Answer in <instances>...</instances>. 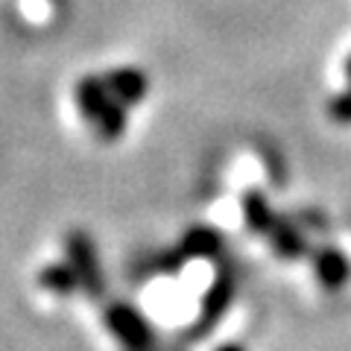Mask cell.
<instances>
[{
	"instance_id": "cell-1",
	"label": "cell",
	"mask_w": 351,
	"mask_h": 351,
	"mask_svg": "<svg viewBox=\"0 0 351 351\" xmlns=\"http://www.w3.org/2000/svg\"><path fill=\"white\" fill-rule=\"evenodd\" d=\"M64 255H68L71 269L80 278V287L91 299H103L106 278H103V267H100V258H97V243L91 240V234L82 232V228L68 232L64 234Z\"/></svg>"
},
{
	"instance_id": "cell-8",
	"label": "cell",
	"mask_w": 351,
	"mask_h": 351,
	"mask_svg": "<svg viewBox=\"0 0 351 351\" xmlns=\"http://www.w3.org/2000/svg\"><path fill=\"white\" fill-rule=\"evenodd\" d=\"M214 246H217L214 232H191L188 240H184V249L191 255H208V252H214Z\"/></svg>"
},
{
	"instance_id": "cell-2",
	"label": "cell",
	"mask_w": 351,
	"mask_h": 351,
	"mask_svg": "<svg viewBox=\"0 0 351 351\" xmlns=\"http://www.w3.org/2000/svg\"><path fill=\"white\" fill-rule=\"evenodd\" d=\"M106 325H108V331H112V337L123 343L126 351H152V346H156L149 322L132 304H123V302L108 304Z\"/></svg>"
},
{
	"instance_id": "cell-7",
	"label": "cell",
	"mask_w": 351,
	"mask_h": 351,
	"mask_svg": "<svg viewBox=\"0 0 351 351\" xmlns=\"http://www.w3.org/2000/svg\"><path fill=\"white\" fill-rule=\"evenodd\" d=\"M228 293H232V281L228 278H217V284L205 295V304H202V328L211 325L219 313L226 311V302H228Z\"/></svg>"
},
{
	"instance_id": "cell-6",
	"label": "cell",
	"mask_w": 351,
	"mask_h": 351,
	"mask_svg": "<svg viewBox=\"0 0 351 351\" xmlns=\"http://www.w3.org/2000/svg\"><path fill=\"white\" fill-rule=\"evenodd\" d=\"M94 129L100 132L103 141H117L120 135H123V129H126V106H120V103L114 100L100 117H97Z\"/></svg>"
},
{
	"instance_id": "cell-3",
	"label": "cell",
	"mask_w": 351,
	"mask_h": 351,
	"mask_svg": "<svg viewBox=\"0 0 351 351\" xmlns=\"http://www.w3.org/2000/svg\"><path fill=\"white\" fill-rule=\"evenodd\" d=\"M112 103H114V97H112V91H108L106 80L85 76V80H80V85H76V106H80L82 117L91 126L97 123V117H100Z\"/></svg>"
},
{
	"instance_id": "cell-4",
	"label": "cell",
	"mask_w": 351,
	"mask_h": 351,
	"mask_svg": "<svg viewBox=\"0 0 351 351\" xmlns=\"http://www.w3.org/2000/svg\"><path fill=\"white\" fill-rule=\"evenodd\" d=\"M106 85L120 106H135L147 97V76L135 68H114L106 76Z\"/></svg>"
},
{
	"instance_id": "cell-5",
	"label": "cell",
	"mask_w": 351,
	"mask_h": 351,
	"mask_svg": "<svg viewBox=\"0 0 351 351\" xmlns=\"http://www.w3.org/2000/svg\"><path fill=\"white\" fill-rule=\"evenodd\" d=\"M38 284L56 295H68L80 287V278H76V272L71 269V263L64 261V263H47V267L38 272Z\"/></svg>"
}]
</instances>
